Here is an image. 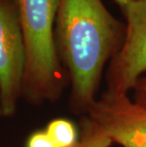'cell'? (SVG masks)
Returning <instances> with one entry per match:
<instances>
[{
	"label": "cell",
	"instance_id": "cell-1",
	"mask_svg": "<svg viewBox=\"0 0 146 147\" xmlns=\"http://www.w3.org/2000/svg\"><path fill=\"white\" fill-rule=\"evenodd\" d=\"M125 24L102 0H59L55 44L66 70L69 110L85 116L98 98L104 69L120 49Z\"/></svg>",
	"mask_w": 146,
	"mask_h": 147
},
{
	"label": "cell",
	"instance_id": "cell-2",
	"mask_svg": "<svg viewBox=\"0 0 146 147\" xmlns=\"http://www.w3.org/2000/svg\"><path fill=\"white\" fill-rule=\"evenodd\" d=\"M26 49L22 100L30 105L57 102L68 83L55 44L59 0H17Z\"/></svg>",
	"mask_w": 146,
	"mask_h": 147
},
{
	"label": "cell",
	"instance_id": "cell-3",
	"mask_svg": "<svg viewBox=\"0 0 146 147\" xmlns=\"http://www.w3.org/2000/svg\"><path fill=\"white\" fill-rule=\"evenodd\" d=\"M26 49L17 0H0V118L10 119L22 100Z\"/></svg>",
	"mask_w": 146,
	"mask_h": 147
},
{
	"label": "cell",
	"instance_id": "cell-4",
	"mask_svg": "<svg viewBox=\"0 0 146 147\" xmlns=\"http://www.w3.org/2000/svg\"><path fill=\"white\" fill-rule=\"evenodd\" d=\"M125 30L120 49L107 65V90L118 93L132 91L146 74V0H138L122 9Z\"/></svg>",
	"mask_w": 146,
	"mask_h": 147
},
{
	"label": "cell",
	"instance_id": "cell-5",
	"mask_svg": "<svg viewBox=\"0 0 146 147\" xmlns=\"http://www.w3.org/2000/svg\"><path fill=\"white\" fill-rule=\"evenodd\" d=\"M85 116L122 147H146V106L136 102L128 93L106 89Z\"/></svg>",
	"mask_w": 146,
	"mask_h": 147
},
{
	"label": "cell",
	"instance_id": "cell-6",
	"mask_svg": "<svg viewBox=\"0 0 146 147\" xmlns=\"http://www.w3.org/2000/svg\"><path fill=\"white\" fill-rule=\"evenodd\" d=\"M45 130L57 147H74L80 139L78 128L67 119H54L48 123Z\"/></svg>",
	"mask_w": 146,
	"mask_h": 147
},
{
	"label": "cell",
	"instance_id": "cell-7",
	"mask_svg": "<svg viewBox=\"0 0 146 147\" xmlns=\"http://www.w3.org/2000/svg\"><path fill=\"white\" fill-rule=\"evenodd\" d=\"M113 142L87 116H82L79 142L74 147H110Z\"/></svg>",
	"mask_w": 146,
	"mask_h": 147
},
{
	"label": "cell",
	"instance_id": "cell-8",
	"mask_svg": "<svg viewBox=\"0 0 146 147\" xmlns=\"http://www.w3.org/2000/svg\"><path fill=\"white\" fill-rule=\"evenodd\" d=\"M25 147H57L45 129L36 130L30 134Z\"/></svg>",
	"mask_w": 146,
	"mask_h": 147
},
{
	"label": "cell",
	"instance_id": "cell-9",
	"mask_svg": "<svg viewBox=\"0 0 146 147\" xmlns=\"http://www.w3.org/2000/svg\"><path fill=\"white\" fill-rule=\"evenodd\" d=\"M132 92V99L139 105L146 106V74H144L138 80Z\"/></svg>",
	"mask_w": 146,
	"mask_h": 147
},
{
	"label": "cell",
	"instance_id": "cell-10",
	"mask_svg": "<svg viewBox=\"0 0 146 147\" xmlns=\"http://www.w3.org/2000/svg\"><path fill=\"white\" fill-rule=\"evenodd\" d=\"M135 1H138V0H115V2H116L117 4L119 5V7L120 8V10H122L124 6H126L127 4H129V3H132V2H135Z\"/></svg>",
	"mask_w": 146,
	"mask_h": 147
}]
</instances>
